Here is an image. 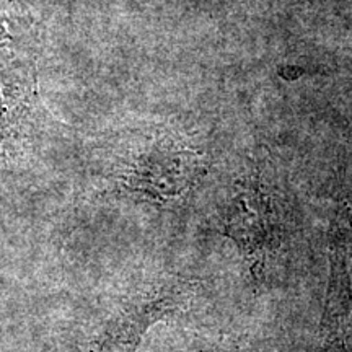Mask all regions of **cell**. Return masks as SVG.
<instances>
[{
  "mask_svg": "<svg viewBox=\"0 0 352 352\" xmlns=\"http://www.w3.org/2000/svg\"><path fill=\"white\" fill-rule=\"evenodd\" d=\"M196 283L170 280L155 285L122 308L104 328L96 342V352H135L144 333L157 321L184 310L191 300Z\"/></svg>",
  "mask_w": 352,
  "mask_h": 352,
  "instance_id": "7a4b0ae2",
  "label": "cell"
},
{
  "mask_svg": "<svg viewBox=\"0 0 352 352\" xmlns=\"http://www.w3.org/2000/svg\"><path fill=\"white\" fill-rule=\"evenodd\" d=\"M222 232L239 248L250 277L259 283L283 245V227L274 204L256 183L240 184L236 189Z\"/></svg>",
  "mask_w": 352,
  "mask_h": 352,
  "instance_id": "6da1fadb",
  "label": "cell"
},
{
  "mask_svg": "<svg viewBox=\"0 0 352 352\" xmlns=\"http://www.w3.org/2000/svg\"><path fill=\"white\" fill-rule=\"evenodd\" d=\"M189 352H217L214 349H195V351H189Z\"/></svg>",
  "mask_w": 352,
  "mask_h": 352,
  "instance_id": "3957f363",
  "label": "cell"
}]
</instances>
